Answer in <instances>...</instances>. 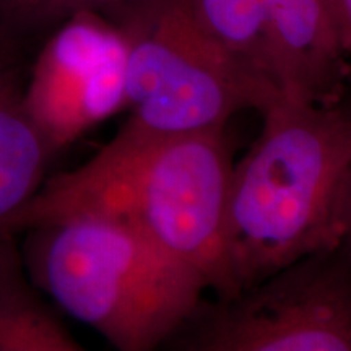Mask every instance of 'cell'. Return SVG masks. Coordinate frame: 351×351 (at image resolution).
<instances>
[{"mask_svg":"<svg viewBox=\"0 0 351 351\" xmlns=\"http://www.w3.org/2000/svg\"><path fill=\"white\" fill-rule=\"evenodd\" d=\"M231 155L225 129L155 137L122 125L80 168L43 184L10 234L78 213L121 218L231 296L226 205Z\"/></svg>","mask_w":351,"mask_h":351,"instance_id":"1","label":"cell"},{"mask_svg":"<svg viewBox=\"0 0 351 351\" xmlns=\"http://www.w3.org/2000/svg\"><path fill=\"white\" fill-rule=\"evenodd\" d=\"M232 166L226 261L232 295L339 245V205L351 169V111L280 96Z\"/></svg>","mask_w":351,"mask_h":351,"instance_id":"2","label":"cell"},{"mask_svg":"<svg viewBox=\"0 0 351 351\" xmlns=\"http://www.w3.org/2000/svg\"><path fill=\"white\" fill-rule=\"evenodd\" d=\"M29 280L116 351H158L207 285L124 219L78 213L26 230Z\"/></svg>","mask_w":351,"mask_h":351,"instance_id":"3","label":"cell"},{"mask_svg":"<svg viewBox=\"0 0 351 351\" xmlns=\"http://www.w3.org/2000/svg\"><path fill=\"white\" fill-rule=\"evenodd\" d=\"M127 39L125 127L169 137L225 129L283 96L219 44L186 0H142L114 21Z\"/></svg>","mask_w":351,"mask_h":351,"instance_id":"4","label":"cell"},{"mask_svg":"<svg viewBox=\"0 0 351 351\" xmlns=\"http://www.w3.org/2000/svg\"><path fill=\"white\" fill-rule=\"evenodd\" d=\"M176 351H351V258L340 245L199 307Z\"/></svg>","mask_w":351,"mask_h":351,"instance_id":"5","label":"cell"},{"mask_svg":"<svg viewBox=\"0 0 351 351\" xmlns=\"http://www.w3.org/2000/svg\"><path fill=\"white\" fill-rule=\"evenodd\" d=\"M23 104L52 152L127 109V39L96 12L70 16L44 46Z\"/></svg>","mask_w":351,"mask_h":351,"instance_id":"6","label":"cell"},{"mask_svg":"<svg viewBox=\"0 0 351 351\" xmlns=\"http://www.w3.org/2000/svg\"><path fill=\"white\" fill-rule=\"evenodd\" d=\"M267 57L287 98L332 104L346 51L332 0H270Z\"/></svg>","mask_w":351,"mask_h":351,"instance_id":"7","label":"cell"},{"mask_svg":"<svg viewBox=\"0 0 351 351\" xmlns=\"http://www.w3.org/2000/svg\"><path fill=\"white\" fill-rule=\"evenodd\" d=\"M52 148L34 124L13 78L0 86V239L43 186Z\"/></svg>","mask_w":351,"mask_h":351,"instance_id":"8","label":"cell"},{"mask_svg":"<svg viewBox=\"0 0 351 351\" xmlns=\"http://www.w3.org/2000/svg\"><path fill=\"white\" fill-rule=\"evenodd\" d=\"M12 239H0V351H85L41 301Z\"/></svg>","mask_w":351,"mask_h":351,"instance_id":"9","label":"cell"},{"mask_svg":"<svg viewBox=\"0 0 351 351\" xmlns=\"http://www.w3.org/2000/svg\"><path fill=\"white\" fill-rule=\"evenodd\" d=\"M192 15L219 44L254 72L271 78L267 57V20L270 0H186ZM280 91V90H278Z\"/></svg>","mask_w":351,"mask_h":351,"instance_id":"10","label":"cell"},{"mask_svg":"<svg viewBox=\"0 0 351 351\" xmlns=\"http://www.w3.org/2000/svg\"><path fill=\"white\" fill-rule=\"evenodd\" d=\"M142 0H0V13L21 25H47L82 12L119 13Z\"/></svg>","mask_w":351,"mask_h":351,"instance_id":"11","label":"cell"},{"mask_svg":"<svg viewBox=\"0 0 351 351\" xmlns=\"http://www.w3.org/2000/svg\"><path fill=\"white\" fill-rule=\"evenodd\" d=\"M339 245L351 258V169L339 205Z\"/></svg>","mask_w":351,"mask_h":351,"instance_id":"12","label":"cell"},{"mask_svg":"<svg viewBox=\"0 0 351 351\" xmlns=\"http://www.w3.org/2000/svg\"><path fill=\"white\" fill-rule=\"evenodd\" d=\"M335 10L346 51H351V0H335Z\"/></svg>","mask_w":351,"mask_h":351,"instance_id":"13","label":"cell"},{"mask_svg":"<svg viewBox=\"0 0 351 351\" xmlns=\"http://www.w3.org/2000/svg\"><path fill=\"white\" fill-rule=\"evenodd\" d=\"M10 78H12L10 72H8V70L5 69V65H3L2 59H0V86H2L5 82L10 80Z\"/></svg>","mask_w":351,"mask_h":351,"instance_id":"14","label":"cell"},{"mask_svg":"<svg viewBox=\"0 0 351 351\" xmlns=\"http://www.w3.org/2000/svg\"><path fill=\"white\" fill-rule=\"evenodd\" d=\"M332 2H335V0H332Z\"/></svg>","mask_w":351,"mask_h":351,"instance_id":"15","label":"cell"}]
</instances>
